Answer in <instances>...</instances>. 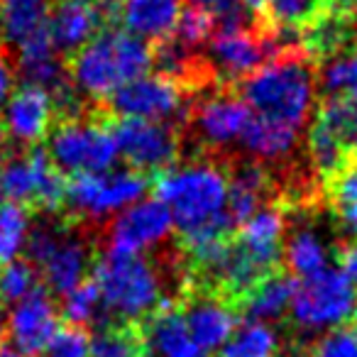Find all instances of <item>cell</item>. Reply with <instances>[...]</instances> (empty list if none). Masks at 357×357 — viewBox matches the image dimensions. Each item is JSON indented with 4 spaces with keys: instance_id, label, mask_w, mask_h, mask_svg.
<instances>
[{
    "instance_id": "cell-14",
    "label": "cell",
    "mask_w": 357,
    "mask_h": 357,
    "mask_svg": "<svg viewBox=\"0 0 357 357\" xmlns=\"http://www.w3.org/2000/svg\"><path fill=\"white\" fill-rule=\"evenodd\" d=\"M52 120H54L52 96L40 86L22 84L8 98L0 128L13 142L35 147L52 132Z\"/></svg>"
},
{
    "instance_id": "cell-39",
    "label": "cell",
    "mask_w": 357,
    "mask_h": 357,
    "mask_svg": "<svg viewBox=\"0 0 357 357\" xmlns=\"http://www.w3.org/2000/svg\"><path fill=\"white\" fill-rule=\"evenodd\" d=\"M189 8L211 15L218 27H250L248 22L252 20L238 0H189Z\"/></svg>"
},
{
    "instance_id": "cell-21",
    "label": "cell",
    "mask_w": 357,
    "mask_h": 357,
    "mask_svg": "<svg viewBox=\"0 0 357 357\" xmlns=\"http://www.w3.org/2000/svg\"><path fill=\"white\" fill-rule=\"evenodd\" d=\"M181 15V0H120L123 30L144 42L159 45L176 27Z\"/></svg>"
},
{
    "instance_id": "cell-37",
    "label": "cell",
    "mask_w": 357,
    "mask_h": 357,
    "mask_svg": "<svg viewBox=\"0 0 357 357\" xmlns=\"http://www.w3.org/2000/svg\"><path fill=\"white\" fill-rule=\"evenodd\" d=\"M91 352V335L86 328L76 326H59V331L52 335L42 357H89Z\"/></svg>"
},
{
    "instance_id": "cell-12",
    "label": "cell",
    "mask_w": 357,
    "mask_h": 357,
    "mask_svg": "<svg viewBox=\"0 0 357 357\" xmlns=\"http://www.w3.org/2000/svg\"><path fill=\"white\" fill-rule=\"evenodd\" d=\"M118 152L130 169L139 174H162L174 167L178 157V132L174 125L152 123V120L120 118L110 125Z\"/></svg>"
},
{
    "instance_id": "cell-47",
    "label": "cell",
    "mask_w": 357,
    "mask_h": 357,
    "mask_svg": "<svg viewBox=\"0 0 357 357\" xmlns=\"http://www.w3.org/2000/svg\"><path fill=\"white\" fill-rule=\"evenodd\" d=\"M0 204H6V196H3V186H0Z\"/></svg>"
},
{
    "instance_id": "cell-33",
    "label": "cell",
    "mask_w": 357,
    "mask_h": 357,
    "mask_svg": "<svg viewBox=\"0 0 357 357\" xmlns=\"http://www.w3.org/2000/svg\"><path fill=\"white\" fill-rule=\"evenodd\" d=\"M279 350V335L267 323L245 321L223 345L220 357H274Z\"/></svg>"
},
{
    "instance_id": "cell-25",
    "label": "cell",
    "mask_w": 357,
    "mask_h": 357,
    "mask_svg": "<svg viewBox=\"0 0 357 357\" xmlns=\"http://www.w3.org/2000/svg\"><path fill=\"white\" fill-rule=\"evenodd\" d=\"M294 289H296V279L289 277V274L274 272L267 279H262L240 301V306H243V313L248 316L250 323H267L269 326V323L282 318L289 311Z\"/></svg>"
},
{
    "instance_id": "cell-26",
    "label": "cell",
    "mask_w": 357,
    "mask_h": 357,
    "mask_svg": "<svg viewBox=\"0 0 357 357\" xmlns=\"http://www.w3.org/2000/svg\"><path fill=\"white\" fill-rule=\"evenodd\" d=\"M282 257L287 262L289 272L306 279L311 274H318L328 269L331 262V245L323 238L321 230L313 225H298L289 233L287 245L282 250Z\"/></svg>"
},
{
    "instance_id": "cell-18",
    "label": "cell",
    "mask_w": 357,
    "mask_h": 357,
    "mask_svg": "<svg viewBox=\"0 0 357 357\" xmlns=\"http://www.w3.org/2000/svg\"><path fill=\"white\" fill-rule=\"evenodd\" d=\"M250 108L240 96L213 93L194 110V130L199 139L211 147H225L243 137L250 123Z\"/></svg>"
},
{
    "instance_id": "cell-6",
    "label": "cell",
    "mask_w": 357,
    "mask_h": 357,
    "mask_svg": "<svg viewBox=\"0 0 357 357\" xmlns=\"http://www.w3.org/2000/svg\"><path fill=\"white\" fill-rule=\"evenodd\" d=\"M47 154L61 174L71 176L110 172L120 157L110 125L84 118L61 120L47 135Z\"/></svg>"
},
{
    "instance_id": "cell-17",
    "label": "cell",
    "mask_w": 357,
    "mask_h": 357,
    "mask_svg": "<svg viewBox=\"0 0 357 357\" xmlns=\"http://www.w3.org/2000/svg\"><path fill=\"white\" fill-rule=\"evenodd\" d=\"M181 316H184V323L191 333V340L204 355L223 350V345L238 328L235 306L211 291L189 298Z\"/></svg>"
},
{
    "instance_id": "cell-27",
    "label": "cell",
    "mask_w": 357,
    "mask_h": 357,
    "mask_svg": "<svg viewBox=\"0 0 357 357\" xmlns=\"http://www.w3.org/2000/svg\"><path fill=\"white\" fill-rule=\"evenodd\" d=\"M298 130L289 128L282 123H272V120L250 115V123L243 132V144L252 157L257 159H282L296 147L298 142Z\"/></svg>"
},
{
    "instance_id": "cell-19",
    "label": "cell",
    "mask_w": 357,
    "mask_h": 357,
    "mask_svg": "<svg viewBox=\"0 0 357 357\" xmlns=\"http://www.w3.org/2000/svg\"><path fill=\"white\" fill-rule=\"evenodd\" d=\"M287 215L279 206H262L252 218H248L238 230V243L250 257H255L267 272H277L282 262Z\"/></svg>"
},
{
    "instance_id": "cell-38",
    "label": "cell",
    "mask_w": 357,
    "mask_h": 357,
    "mask_svg": "<svg viewBox=\"0 0 357 357\" xmlns=\"http://www.w3.org/2000/svg\"><path fill=\"white\" fill-rule=\"evenodd\" d=\"M308 357H357V328H333L318 337Z\"/></svg>"
},
{
    "instance_id": "cell-23",
    "label": "cell",
    "mask_w": 357,
    "mask_h": 357,
    "mask_svg": "<svg viewBox=\"0 0 357 357\" xmlns=\"http://www.w3.org/2000/svg\"><path fill=\"white\" fill-rule=\"evenodd\" d=\"M269 194V176L262 164L240 162L228 174V215L235 228L252 218L264 204Z\"/></svg>"
},
{
    "instance_id": "cell-9",
    "label": "cell",
    "mask_w": 357,
    "mask_h": 357,
    "mask_svg": "<svg viewBox=\"0 0 357 357\" xmlns=\"http://www.w3.org/2000/svg\"><path fill=\"white\" fill-rule=\"evenodd\" d=\"M147 189L149 178L135 169L81 174V176H71L66 181L64 206L79 218L103 220L142 201Z\"/></svg>"
},
{
    "instance_id": "cell-13",
    "label": "cell",
    "mask_w": 357,
    "mask_h": 357,
    "mask_svg": "<svg viewBox=\"0 0 357 357\" xmlns=\"http://www.w3.org/2000/svg\"><path fill=\"white\" fill-rule=\"evenodd\" d=\"M174 223L169 211L157 199H142L113 215L108 228L105 252L144 255L172 235Z\"/></svg>"
},
{
    "instance_id": "cell-16",
    "label": "cell",
    "mask_w": 357,
    "mask_h": 357,
    "mask_svg": "<svg viewBox=\"0 0 357 357\" xmlns=\"http://www.w3.org/2000/svg\"><path fill=\"white\" fill-rule=\"evenodd\" d=\"M108 20L100 0H56L50 10L47 32L59 54H76L96 35L105 30Z\"/></svg>"
},
{
    "instance_id": "cell-44",
    "label": "cell",
    "mask_w": 357,
    "mask_h": 357,
    "mask_svg": "<svg viewBox=\"0 0 357 357\" xmlns=\"http://www.w3.org/2000/svg\"><path fill=\"white\" fill-rule=\"evenodd\" d=\"M355 6H357V0H331V10L345 13V15H352V8Z\"/></svg>"
},
{
    "instance_id": "cell-10",
    "label": "cell",
    "mask_w": 357,
    "mask_h": 357,
    "mask_svg": "<svg viewBox=\"0 0 357 357\" xmlns=\"http://www.w3.org/2000/svg\"><path fill=\"white\" fill-rule=\"evenodd\" d=\"M108 105L118 118L152 120L174 125L189 115V96L181 81L164 74H144L125 84L108 98Z\"/></svg>"
},
{
    "instance_id": "cell-1",
    "label": "cell",
    "mask_w": 357,
    "mask_h": 357,
    "mask_svg": "<svg viewBox=\"0 0 357 357\" xmlns=\"http://www.w3.org/2000/svg\"><path fill=\"white\" fill-rule=\"evenodd\" d=\"M154 191L189 252L230 238L235 230L228 215V172L215 162L199 159L169 167L157 174Z\"/></svg>"
},
{
    "instance_id": "cell-31",
    "label": "cell",
    "mask_w": 357,
    "mask_h": 357,
    "mask_svg": "<svg viewBox=\"0 0 357 357\" xmlns=\"http://www.w3.org/2000/svg\"><path fill=\"white\" fill-rule=\"evenodd\" d=\"M32 230V218L27 206L20 204H0V267L20 259L25 252L27 238Z\"/></svg>"
},
{
    "instance_id": "cell-48",
    "label": "cell",
    "mask_w": 357,
    "mask_h": 357,
    "mask_svg": "<svg viewBox=\"0 0 357 357\" xmlns=\"http://www.w3.org/2000/svg\"><path fill=\"white\" fill-rule=\"evenodd\" d=\"M352 316H355V323H357V306H355V313H352Z\"/></svg>"
},
{
    "instance_id": "cell-30",
    "label": "cell",
    "mask_w": 357,
    "mask_h": 357,
    "mask_svg": "<svg viewBox=\"0 0 357 357\" xmlns=\"http://www.w3.org/2000/svg\"><path fill=\"white\" fill-rule=\"evenodd\" d=\"M328 199L340 230L350 240H357V159L328 178Z\"/></svg>"
},
{
    "instance_id": "cell-3",
    "label": "cell",
    "mask_w": 357,
    "mask_h": 357,
    "mask_svg": "<svg viewBox=\"0 0 357 357\" xmlns=\"http://www.w3.org/2000/svg\"><path fill=\"white\" fill-rule=\"evenodd\" d=\"M154 50L149 42L128 30H103L86 47L71 54L69 81L81 96L91 100H108L118 89L137 76L149 74Z\"/></svg>"
},
{
    "instance_id": "cell-24",
    "label": "cell",
    "mask_w": 357,
    "mask_h": 357,
    "mask_svg": "<svg viewBox=\"0 0 357 357\" xmlns=\"http://www.w3.org/2000/svg\"><path fill=\"white\" fill-rule=\"evenodd\" d=\"M50 10V0H0V35L17 50L47 32Z\"/></svg>"
},
{
    "instance_id": "cell-43",
    "label": "cell",
    "mask_w": 357,
    "mask_h": 357,
    "mask_svg": "<svg viewBox=\"0 0 357 357\" xmlns=\"http://www.w3.org/2000/svg\"><path fill=\"white\" fill-rule=\"evenodd\" d=\"M0 357H32V355H27L17 345H13L10 340H0Z\"/></svg>"
},
{
    "instance_id": "cell-15",
    "label": "cell",
    "mask_w": 357,
    "mask_h": 357,
    "mask_svg": "<svg viewBox=\"0 0 357 357\" xmlns=\"http://www.w3.org/2000/svg\"><path fill=\"white\" fill-rule=\"evenodd\" d=\"M56 331H59V306L45 287H37L30 296L13 303L8 311L10 342L27 355H42Z\"/></svg>"
},
{
    "instance_id": "cell-20",
    "label": "cell",
    "mask_w": 357,
    "mask_h": 357,
    "mask_svg": "<svg viewBox=\"0 0 357 357\" xmlns=\"http://www.w3.org/2000/svg\"><path fill=\"white\" fill-rule=\"evenodd\" d=\"M142 335L144 355L149 357H206L191 340V333L181 316V308L162 306L147 318Z\"/></svg>"
},
{
    "instance_id": "cell-5",
    "label": "cell",
    "mask_w": 357,
    "mask_h": 357,
    "mask_svg": "<svg viewBox=\"0 0 357 357\" xmlns=\"http://www.w3.org/2000/svg\"><path fill=\"white\" fill-rule=\"evenodd\" d=\"M25 255L42 277L47 291L59 296L86 282V272L91 269L89 243L59 225H32Z\"/></svg>"
},
{
    "instance_id": "cell-41",
    "label": "cell",
    "mask_w": 357,
    "mask_h": 357,
    "mask_svg": "<svg viewBox=\"0 0 357 357\" xmlns=\"http://www.w3.org/2000/svg\"><path fill=\"white\" fill-rule=\"evenodd\" d=\"M340 262L345 277L352 282V287H357V240H352L350 245L340 250Z\"/></svg>"
},
{
    "instance_id": "cell-40",
    "label": "cell",
    "mask_w": 357,
    "mask_h": 357,
    "mask_svg": "<svg viewBox=\"0 0 357 357\" xmlns=\"http://www.w3.org/2000/svg\"><path fill=\"white\" fill-rule=\"evenodd\" d=\"M13 84H15V71H13L10 59L0 52V110L6 108L8 98H10V93L15 91Z\"/></svg>"
},
{
    "instance_id": "cell-36",
    "label": "cell",
    "mask_w": 357,
    "mask_h": 357,
    "mask_svg": "<svg viewBox=\"0 0 357 357\" xmlns=\"http://www.w3.org/2000/svg\"><path fill=\"white\" fill-rule=\"evenodd\" d=\"M213 32H215L213 17L196 10V8H186V10H181V15H178V20H176V27H174V32L169 37L176 40L184 50L196 52L199 47L208 45Z\"/></svg>"
},
{
    "instance_id": "cell-32",
    "label": "cell",
    "mask_w": 357,
    "mask_h": 357,
    "mask_svg": "<svg viewBox=\"0 0 357 357\" xmlns=\"http://www.w3.org/2000/svg\"><path fill=\"white\" fill-rule=\"evenodd\" d=\"M89 357H147L142 335L128 323H105L91 335Z\"/></svg>"
},
{
    "instance_id": "cell-29",
    "label": "cell",
    "mask_w": 357,
    "mask_h": 357,
    "mask_svg": "<svg viewBox=\"0 0 357 357\" xmlns=\"http://www.w3.org/2000/svg\"><path fill=\"white\" fill-rule=\"evenodd\" d=\"M59 316L64 318L69 326H76V328H86V326L100 328V326H105V323H110L108 316H105L103 298H100V291L93 279L81 282L79 287H74L69 294H64Z\"/></svg>"
},
{
    "instance_id": "cell-4",
    "label": "cell",
    "mask_w": 357,
    "mask_h": 357,
    "mask_svg": "<svg viewBox=\"0 0 357 357\" xmlns=\"http://www.w3.org/2000/svg\"><path fill=\"white\" fill-rule=\"evenodd\" d=\"M93 282L108 321L132 326L162 306V277L144 255L103 252L93 264Z\"/></svg>"
},
{
    "instance_id": "cell-7",
    "label": "cell",
    "mask_w": 357,
    "mask_h": 357,
    "mask_svg": "<svg viewBox=\"0 0 357 357\" xmlns=\"http://www.w3.org/2000/svg\"><path fill=\"white\" fill-rule=\"evenodd\" d=\"M355 287L342 269H323L296 282L289 313L298 331L318 333L340 328L355 313Z\"/></svg>"
},
{
    "instance_id": "cell-11",
    "label": "cell",
    "mask_w": 357,
    "mask_h": 357,
    "mask_svg": "<svg viewBox=\"0 0 357 357\" xmlns=\"http://www.w3.org/2000/svg\"><path fill=\"white\" fill-rule=\"evenodd\" d=\"M287 50L277 32L257 35L252 27H215L206 45V54L213 66L215 76L225 81L248 79L267 59L279 56Z\"/></svg>"
},
{
    "instance_id": "cell-42",
    "label": "cell",
    "mask_w": 357,
    "mask_h": 357,
    "mask_svg": "<svg viewBox=\"0 0 357 357\" xmlns=\"http://www.w3.org/2000/svg\"><path fill=\"white\" fill-rule=\"evenodd\" d=\"M238 3L252 20L255 17H264V0H238Z\"/></svg>"
},
{
    "instance_id": "cell-22",
    "label": "cell",
    "mask_w": 357,
    "mask_h": 357,
    "mask_svg": "<svg viewBox=\"0 0 357 357\" xmlns=\"http://www.w3.org/2000/svg\"><path fill=\"white\" fill-rule=\"evenodd\" d=\"M50 164V154L42 147H32L25 154H10L0 159V186L10 204L30 206L37 204L40 178Z\"/></svg>"
},
{
    "instance_id": "cell-8",
    "label": "cell",
    "mask_w": 357,
    "mask_h": 357,
    "mask_svg": "<svg viewBox=\"0 0 357 357\" xmlns=\"http://www.w3.org/2000/svg\"><path fill=\"white\" fill-rule=\"evenodd\" d=\"M308 157L318 176L333 178L357 159V103L333 96L321 103L308 130Z\"/></svg>"
},
{
    "instance_id": "cell-34",
    "label": "cell",
    "mask_w": 357,
    "mask_h": 357,
    "mask_svg": "<svg viewBox=\"0 0 357 357\" xmlns=\"http://www.w3.org/2000/svg\"><path fill=\"white\" fill-rule=\"evenodd\" d=\"M318 81H321L326 98L342 96V98H350L357 103V42L350 50L323 59Z\"/></svg>"
},
{
    "instance_id": "cell-46",
    "label": "cell",
    "mask_w": 357,
    "mask_h": 357,
    "mask_svg": "<svg viewBox=\"0 0 357 357\" xmlns=\"http://www.w3.org/2000/svg\"><path fill=\"white\" fill-rule=\"evenodd\" d=\"M284 357H308V355H303V352H289V355H284Z\"/></svg>"
},
{
    "instance_id": "cell-28",
    "label": "cell",
    "mask_w": 357,
    "mask_h": 357,
    "mask_svg": "<svg viewBox=\"0 0 357 357\" xmlns=\"http://www.w3.org/2000/svg\"><path fill=\"white\" fill-rule=\"evenodd\" d=\"M331 13V0H264V20L282 32L308 30Z\"/></svg>"
},
{
    "instance_id": "cell-35",
    "label": "cell",
    "mask_w": 357,
    "mask_h": 357,
    "mask_svg": "<svg viewBox=\"0 0 357 357\" xmlns=\"http://www.w3.org/2000/svg\"><path fill=\"white\" fill-rule=\"evenodd\" d=\"M37 287V269L27 259H15L0 267V303L22 301Z\"/></svg>"
},
{
    "instance_id": "cell-45",
    "label": "cell",
    "mask_w": 357,
    "mask_h": 357,
    "mask_svg": "<svg viewBox=\"0 0 357 357\" xmlns=\"http://www.w3.org/2000/svg\"><path fill=\"white\" fill-rule=\"evenodd\" d=\"M8 331V311L6 303H0V340H3V333Z\"/></svg>"
},
{
    "instance_id": "cell-2",
    "label": "cell",
    "mask_w": 357,
    "mask_h": 357,
    "mask_svg": "<svg viewBox=\"0 0 357 357\" xmlns=\"http://www.w3.org/2000/svg\"><path fill=\"white\" fill-rule=\"evenodd\" d=\"M240 98L257 118L301 132L316 105V69L301 52H284L243 81Z\"/></svg>"
}]
</instances>
